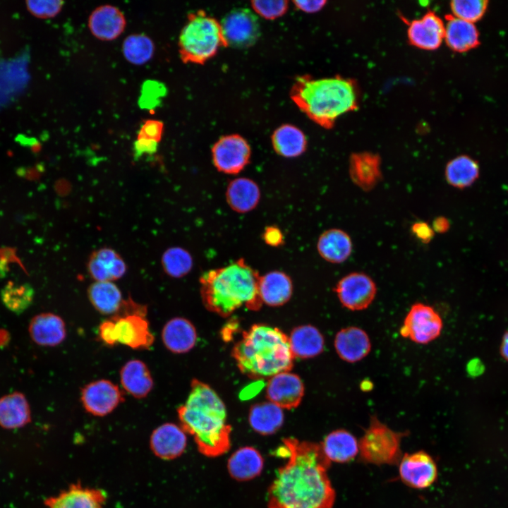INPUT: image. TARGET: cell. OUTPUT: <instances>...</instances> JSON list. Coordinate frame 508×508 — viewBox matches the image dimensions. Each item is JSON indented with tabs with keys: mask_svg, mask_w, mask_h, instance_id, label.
Wrapping results in <instances>:
<instances>
[{
	"mask_svg": "<svg viewBox=\"0 0 508 508\" xmlns=\"http://www.w3.org/2000/svg\"><path fill=\"white\" fill-rule=\"evenodd\" d=\"M288 457L267 490V508H332L335 491L328 476L331 461L320 444L294 437L282 440Z\"/></svg>",
	"mask_w": 508,
	"mask_h": 508,
	"instance_id": "cell-1",
	"label": "cell"
},
{
	"mask_svg": "<svg viewBox=\"0 0 508 508\" xmlns=\"http://www.w3.org/2000/svg\"><path fill=\"white\" fill-rule=\"evenodd\" d=\"M177 413L180 426L193 437L202 454L217 457L229 450L231 426L227 423L226 406L209 385L193 379L188 397Z\"/></svg>",
	"mask_w": 508,
	"mask_h": 508,
	"instance_id": "cell-2",
	"label": "cell"
},
{
	"mask_svg": "<svg viewBox=\"0 0 508 508\" xmlns=\"http://www.w3.org/2000/svg\"><path fill=\"white\" fill-rule=\"evenodd\" d=\"M260 277L243 258L208 270L200 277L203 305L222 317L243 306L258 310L262 305L258 291Z\"/></svg>",
	"mask_w": 508,
	"mask_h": 508,
	"instance_id": "cell-3",
	"label": "cell"
},
{
	"mask_svg": "<svg viewBox=\"0 0 508 508\" xmlns=\"http://www.w3.org/2000/svg\"><path fill=\"white\" fill-rule=\"evenodd\" d=\"M241 372L252 379H270L291 370L294 356L289 337L277 327L253 325L232 349Z\"/></svg>",
	"mask_w": 508,
	"mask_h": 508,
	"instance_id": "cell-4",
	"label": "cell"
},
{
	"mask_svg": "<svg viewBox=\"0 0 508 508\" xmlns=\"http://www.w3.org/2000/svg\"><path fill=\"white\" fill-rule=\"evenodd\" d=\"M291 98L311 120L330 128L341 115L357 109L358 92L355 81L341 76L315 79L299 76Z\"/></svg>",
	"mask_w": 508,
	"mask_h": 508,
	"instance_id": "cell-5",
	"label": "cell"
},
{
	"mask_svg": "<svg viewBox=\"0 0 508 508\" xmlns=\"http://www.w3.org/2000/svg\"><path fill=\"white\" fill-rule=\"evenodd\" d=\"M146 315L147 306L128 297L123 300L117 313L100 324L99 339L109 346L123 344L135 350L148 349L152 346L155 337Z\"/></svg>",
	"mask_w": 508,
	"mask_h": 508,
	"instance_id": "cell-6",
	"label": "cell"
},
{
	"mask_svg": "<svg viewBox=\"0 0 508 508\" xmlns=\"http://www.w3.org/2000/svg\"><path fill=\"white\" fill-rule=\"evenodd\" d=\"M178 44L184 63L202 64L225 46L221 25L204 11L190 13L181 31Z\"/></svg>",
	"mask_w": 508,
	"mask_h": 508,
	"instance_id": "cell-7",
	"label": "cell"
},
{
	"mask_svg": "<svg viewBox=\"0 0 508 508\" xmlns=\"http://www.w3.org/2000/svg\"><path fill=\"white\" fill-rule=\"evenodd\" d=\"M406 435L407 432L394 431L377 416H371L358 442L361 459L376 465L398 464L402 457L401 441Z\"/></svg>",
	"mask_w": 508,
	"mask_h": 508,
	"instance_id": "cell-8",
	"label": "cell"
},
{
	"mask_svg": "<svg viewBox=\"0 0 508 508\" xmlns=\"http://www.w3.org/2000/svg\"><path fill=\"white\" fill-rule=\"evenodd\" d=\"M443 322L431 306L417 302L408 311L400 328V335L418 344H427L441 334Z\"/></svg>",
	"mask_w": 508,
	"mask_h": 508,
	"instance_id": "cell-9",
	"label": "cell"
},
{
	"mask_svg": "<svg viewBox=\"0 0 508 508\" xmlns=\"http://www.w3.org/2000/svg\"><path fill=\"white\" fill-rule=\"evenodd\" d=\"M334 291L344 308L358 311L367 309L373 302L377 294V286L368 274L352 272L337 282Z\"/></svg>",
	"mask_w": 508,
	"mask_h": 508,
	"instance_id": "cell-10",
	"label": "cell"
},
{
	"mask_svg": "<svg viewBox=\"0 0 508 508\" xmlns=\"http://www.w3.org/2000/svg\"><path fill=\"white\" fill-rule=\"evenodd\" d=\"M225 46L245 48L253 45L260 35L257 16L247 8L228 13L220 23Z\"/></svg>",
	"mask_w": 508,
	"mask_h": 508,
	"instance_id": "cell-11",
	"label": "cell"
},
{
	"mask_svg": "<svg viewBox=\"0 0 508 508\" xmlns=\"http://www.w3.org/2000/svg\"><path fill=\"white\" fill-rule=\"evenodd\" d=\"M250 154L248 142L236 134L222 137L212 148L214 166L226 174L240 173L249 163Z\"/></svg>",
	"mask_w": 508,
	"mask_h": 508,
	"instance_id": "cell-12",
	"label": "cell"
},
{
	"mask_svg": "<svg viewBox=\"0 0 508 508\" xmlns=\"http://www.w3.org/2000/svg\"><path fill=\"white\" fill-rule=\"evenodd\" d=\"M80 400L87 412L95 416H104L122 403L124 397L116 385L109 380L101 379L83 387Z\"/></svg>",
	"mask_w": 508,
	"mask_h": 508,
	"instance_id": "cell-13",
	"label": "cell"
},
{
	"mask_svg": "<svg viewBox=\"0 0 508 508\" xmlns=\"http://www.w3.org/2000/svg\"><path fill=\"white\" fill-rule=\"evenodd\" d=\"M399 464L401 480L411 488L424 489L437 479V465L432 456L424 451L405 454Z\"/></svg>",
	"mask_w": 508,
	"mask_h": 508,
	"instance_id": "cell-14",
	"label": "cell"
},
{
	"mask_svg": "<svg viewBox=\"0 0 508 508\" xmlns=\"http://www.w3.org/2000/svg\"><path fill=\"white\" fill-rule=\"evenodd\" d=\"M304 385L301 377L289 371L270 377L266 386V397L282 409H293L301 402Z\"/></svg>",
	"mask_w": 508,
	"mask_h": 508,
	"instance_id": "cell-15",
	"label": "cell"
},
{
	"mask_svg": "<svg viewBox=\"0 0 508 508\" xmlns=\"http://www.w3.org/2000/svg\"><path fill=\"white\" fill-rule=\"evenodd\" d=\"M409 42L420 49L435 50L445 37V24L434 12L428 11L421 18L409 23L407 31Z\"/></svg>",
	"mask_w": 508,
	"mask_h": 508,
	"instance_id": "cell-16",
	"label": "cell"
},
{
	"mask_svg": "<svg viewBox=\"0 0 508 508\" xmlns=\"http://www.w3.org/2000/svg\"><path fill=\"white\" fill-rule=\"evenodd\" d=\"M106 497L100 489L83 487L77 483L56 496L46 499L44 504L47 508H104Z\"/></svg>",
	"mask_w": 508,
	"mask_h": 508,
	"instance_id": "cell-17",
	"label": "cell"
},
{
	"mask_svg": "<svg viewBox=\"0 0 508 508\" xmlns=\"http://www.w3.org/2000/svg\"><path fill=\"white\" fill-rule=\"evenodd\" d=\"M349 174L353 183L361 190L365 192L372 190L382 178L380 156L370 152L351 154Z\"/></svg>",
	"mask_w": 508,
	"mask_h": 508,
	"instance_id": "cell-18",
	"label": "cell"
},
{
	"mask_svg": "<svg viewBox=\"0 0 508 508\" xmlns=\"http://www.w3.org/2000/svg\"><path fill=\"white\" fill-rule=\"evenodd\" d=\"M334 346L342 361L354 363L361 361L370 353L372 344L364 329L356 326H349L337 332Z\"/></svg>",
	"mask_w": 508,
	"mask_h": 508,
	"instance_id": "cell-19",
	"label": "cell"
},
{
	"mask_svg": "<svg viewBox=\"0 0 508 508\" xmlns=\"http://www.w3.org/2000/svg\"><path fill=\"white\" fill-rule=\"evenodd\" d=\"M150 444L157 457L164 460L174 459L180 456L186 448V433L181 426L166 423L153 430Z\"/></svg>",
	"mask_w": 508,
	"mask_h": 508,
	"instance_id": "cell-20",
	"label": "cell"
},
{
	"mask_svg": "<svg viewBox=\"0 0 508 508\" xmlns=\"http://www.w3.org/2000/svg\"><path fill=\"white\" fill-rule=\"evenodd\" d=\"M126 20L123 13L116 6L103 5L96 8L88 18L91 33L102 41H111L124 31Z\"/></svg>",
	"mask_w": 508,
	"mask_h": 508,
	"instance_id": "cell-21",
	"label": "cell"
},
{
	"mask_svg": "<svg viewBox=\"0 0 508 508\" xmlns=\"http://www.w3.org/2000/svg\"><path fill=\"white\" fill-rule=\"evenodd\" d=\"M28 332L31 339L42 346H58L66 337L64 320L52 313H42L35 315L30 321Z\"/></svg>",
	"mask_w": 508,
	"mask_h": 508,
	"instance_id": "cell-22",
	"label": "cell"
},
{
	"mask_svg": "<svg viewBox=\"0 0 508 508\" xmlns=\"http://www.w3.org/2000/svg\"><path fill=\"white\" fill-rule=\"evenodd\" d=\"M161 337L164 346L169 351L174 353H185L195 345L197 332L190 320L176 317L165 323Z\"/></svg>",
	"mask_w": 508,
	"mask_h": 508,
	"instance_id": "cell-23",
	"label": "cell"
},
{
	"mask_svg": "<svg viewBox=\"0 0 508 508\" xmlns=\"http://www.w3.org/2000/svg\"><path fill=\"white\" fill-rule=\"evenodd\" d=\"M317 250L325 261L332 264H341L351 256L353 241L346 231L338 228H331L319 236Z\"/></svg>",
	"mask_w": 508,
	"mask_h": 508,
	"instance_id": "cell-24",
	"label": "cell"
},
{
	"mask_svg": "<svg viewBox=\"0 0 508 508\" xmlns=\"http://www.w3.org/2000/svg\"><path fill=\"white\" fill-rule=\"evenodd\" d=\"M258 291L262 303L273 307L280 306L291 298L293 284L285 272L270 271L260 277Z\"/></svg>",
	"mask_w": 508,
	"mask_h": 508,
	"instance_id": "cell-25",
	"label": "cell"
},
{
	"mask_svg": "<svg viewBox=\"0 0 508 508\" xmlns=\"http://www.w3.org/2000/svg\"><path fill=\"white\" fill-rule=\"evenodd\" d=\"M120 381L123 389L137 399L146 397L154 386L147 365L138 359L130 360L122 366Z\"/></svg>",
	"mask_w": 508,
	"mask_h": 508,
	"instance_id": "cell-26",
	"label": "cell"
},
{
	"mask_svg": "<svg viewBox=\"0 0 508 508\" xmlns=\"http://www.w3.org/2000/svg\"><path fill=\"white\" fill-rule=\"evenodd\" d=\"M225 194L227 204L238 213H247L254 210L260 199L259 186L246 177H238L231 181Z\"/></svg>",
	"mask_w": 508,
	"mask_h": 508,
	"instance_id": "cell-27",
	"label": "cell"
},
{
	"mask_svg": "<svg viewBox=\"0 0 508 508\" xmlns=\"http://www.w3.org/2000/svg\"><path fill=\"white\" fill-rule=\"evenodd\" d=\"M264 459L258 449L246 446L235 451L227 461L231 477L238 481L253 479L263 468Z\"/></svg>",
	"mask_w": 508,
	"mask_h": 508,
	"instance_id": "cell-28",
	"label": "cell"
},
{
	"mask_svg": "<svg viewBox=\"0 0 508 508\" xmlns=\"http://www.w3.org/2000/svg\"><path fill=\"white\" fill-rule=\"evenodd\" d=\"M446 20L444 40L452 50L464 52L479 44L478 32L474 23L452 15L447 16Z\"/></svg>",
	"mask_w": 508,
	"mask_h": 508,
	"instance_id": "cell-29",
	"label": "cell"
},
{
	"mask_svg": "<svg viewBox=\"0 0 508 508\" xmlns=\"http://www.w3.org/2000/svg\"><path fill=\"white\" fill-rule=\"evenodd\" d=\"M31 421V412L25 396L14 392L0 398V426L5 429L20 428Z\"/></svg>",
	"mask_w": 508,
	"mask_h": 508,
	"instance_id": "cell-30",
	"label": "cell"
},
{
	"mask_svg": "<svg viewBox=\"0 0 508 508\" xmlns=\"http://www.w3.org/2000/svg\"><path fill=\"white\" fill-rule=\"evenodd\" d=\"M320 445L326 457L336 463L349 462L359 452L358 441L344 429L329 433Z\"/></svg>",
	"mask_w": 508,
	"mask_h": 508,
	"instance_id": "cell-31",
	"label": "cell"
},
{
	"mask_svg": "<svg viewBox=\"0 0 508 508\" xmlns=\"http://www.w3.org/2000/svg\"><path fill=\"white\" fill-rule=\"evenodd\" d=\"M289 339L294 357L310 358L320 355L324 350L323 335L317 327L310 325L294 328Z\"/></svg>",
	"mask_w": 508,
	"mask_h": 508,
	"instance_id": "cell-32",
	"label": "cell"
},
{
	"mask_svg": "<svg viewBox=\"0 0 508 508\" xmlns=\"http://www.w3.org/2000/svg\"><path fill=\"white\" fill-rule=\"evenodd\" d=\"M282 409L270 401L253 405L248 414V422L251 428L262 435H273L277 432L284 423Z\"/></svg>",
	"mask_w": 508,
	"mask_h": 508,
	"instance_id": "cell-33",
	"label": "cell"
},
{
	"mask_svg": "<svg viewBox=\"0 0 508 508\" xmlns=\"http://www.w3.org/2000/svg\"><path fill=\"white\" fill-rule=\"evenodd\" d=\"M88 299L96 310L103 315L117 313L123 302L119 287L112 282H95L87 289Z\"/></svg>",
	"mask_w": 508,
	"mask_h": 508,
	"instance_id": "cell-34",
	"label": "cell"
},
{
	"mask_svg": "<svg viewBox=\"0 0 508 508\" xmlns=\"http://www.w3.org/2000/svg\"><path fill=\"white\" fill-rule=\"evenodd\" d=\"M272 143L275 152L287 158L296 157L303 154L307 145L304 133L298 128L286 124L278 128L272 134Z\"/></svg>",
	"mask_w": 508,
	"mask_h": 508,
	"instance_id": "cell-35",
	"label": "cell"
},
{
	"mask_svg": "<svg viewBox=\"0 0 508 508\" xmlns=\"http://www.w3.org/2000/svg\"><path fill=\"white\" fill-rule=\"evenodd\" d=\"M478 175V163L466 155H460L451 159L445 169L446 181L457 188H464L471 186L477 179Z\"/></svg>",
	"mask_w": 508,
	"mask_h": 508,
	"instance_id": "cell-36",
	"label": "cell"
},
{
	"mask_svg": "<svg viewBox=\"0 0 508 508\" xmlns=\"http://www.w3.org/2000/svg\"><path fill=\"white\" fill-rule=\"evenodd\" d=\"M35 291L28 283L18 284L9 281L1 291V298L7 309L21 314L32 303Z\"/></svg>",
	"mask_w": 508,
	"mask_h": 508,
	"instance_id": "cell-37",
	"label": "cell"
},
{
	"mask_svg": "<svg viewBox=\"0 0 508 508\" xmlns=\"http://www.w3.org/2000/svg\"><path fill=\"white\" fill-rule=\"evenodd\" d=\"M122 51L126 59L134 65L149 61L155 52L152 40L144 34H133L123 41Z\"/></svg>",
	"mask_w": 508,
	"mask_h": 508,
	"instance_id": "cell-38",
	"label": "cell"
},
{
	"mask_svg": "<svg viewBox=\"0 0 508 508\" xmlns=\"http://www.w3.org/2000/svg\"><path fill=\"white\" fill-rule=\"evenodd\" d=\"M162 265L167 274L171 277L180 278L190 272L193 260L190 253L186 249L173 247L163 253Z\"/></svg>",
	"mask_w": 508,
	"mask_h": 508,
	"instance_id": "cell-39",
	"label": "cell"
},
{
	"mask_svg": "<svg viewBox=\"0 0 508 508\" xmlns=\"http://www.w3.org/2000/svg\"><path fill=\"white\" fill-rule=\"evenodd\" d=\"M488 3L485 0H455L451 1L450 7L452 16L473 23L483 17Z\"/></svg>",
	"mask_w": 508,
	"mask_h": 508,
	"instance_id": "cell-40",
	"label": "cell"
},
{
	"mask_svg": "<svg viewBox=\"0 0 508 508\" xmlns=\"http://www.w3.org/2000/svg\"><path fill=\"white\" fill-rule=\"evenodd\" d=\"M27 7L35 16L40 18H49L56 16L61 10L64 2L61 1H28Z\"/></svg>",
	"mask_w": 508,
	"mask_h": 508,
	"instance_id": "cell-41",
	"label": "cell"
},
{
	"mask_svg": "<svg viewBox=\"0 0 508 508\" xmlns=\"http://www.w3.org/2000/svg\"><path fill=\"white\" fill-rule=\"evenodd\" d=\"M251 4L255 12L267 19L282 16L288 8L286 1H254Z\"/></svg>",
	"mask_w": 508,
	"mask_h": 508,
	"instance_id": "cell-42",
	"label": "cell"
},
{
	"mask_svg": "<svg viewBox=\"0 0 508 508\" xmlns=\"http://www.w3.org/2000/svg\"><path fill=\"white\" fill-rule=\"evenodd\" d=\"M164 131V123L157 120H147L140 128L137 138H145L159 143Z\"/></svg>",
	"mask_w": 508,
	"mask_h": 508,
	"instance_id": "cell-43",
	"label": "cell"
},
{
	"mask_svg": "<svg viewBox=\"0 0 508 508\" xmlns=\"http://www.w3.org/2000/svg\"><path fill=\"white\" fill-rule=\"evenodd\" d=\"M87 270L95 282H111L108 268L102 262L91 254L87 262Z\"/></svg>",
	"mask_w": 508,
	"mask_h": 508,
	"instance_id": "cell-44",
	"label": "cell"
},
{
	"mask_svg": "<svg viewBox=\"0 0 508 508\" xmlns=\"http://www.w3.org/2000/svg\"><path fill=\"white\" fill-rule=\"evenodd\" d=\"M411 231L423 243H429L435 234L431 225L421 220L416 221L411 224Z\"/></svg>",
	"mask_w": 508,
	"mask_h": 508,
	"instance_id": "cell-45",
	"label": "cell"
},
{
	"mask_svg": "<svg viewBox=\"0 0 508 508\" xmlns=\"http://www.w3.org/2000/svg\"><path fill=\"white\" fill-rule=\"evenodd\" d=\"M159 143L145 138H136L133 145L134 157L139 158L145 155H152L158 148Z\"/></svg>",
	"mask_w": 508,
	"mask_h": 508,
	"instance_id": "cell-46",
	"label": "cell"
},
{
	"mask_svg": "<svg viewBox=\"0 0 508 508\" xmlns=\"http://www.w3.org/2000/svg\"><path fill=\"white\" fill-rule=\"evenodd\" d=\"M262 238L264 242L272 247H278L284 243V234L276 226L265 227Z\"/></svg>",
	"mask_w": 508,
	"mask_h": 508,
	"instance_id": "cell-47",
	"label": "cell"
},
{
	"mask_svg": "<svg viewBox=\"0 0 508 508\" xmlns=\"http://www.w3.org/2000/svg\"><path fill=\"white\" fill-rule=\"evenodd\" d=\"M294 4L300 10L311 13L320 10L326 1H296Z\"/></svg>",
	"mask_w": 508,
	"mask_h": 508,
	"instance_id": "cell-48",
	"label": "cell"
},
{
	"mask_svg": "<svg viewBox=\"0 0 508 508\" xmlns=\"http://www.w3.org/2000/svg\"><path fill=\"white\" fill-rule=\"evenodd\" d=\"M431 226L435 233L444 234L449 230L450 223L445 217L438 216L433 219Z\"/></svg>",
	"mask_w": 508,
	"mask_h": 508,
	"instance_id": "cell-49",
	"label": "cell"
},
{
	"mask_svg": "<svg viewBox=\"0 0 508 508\" xmlns=\"http://www.w3.org/2000/svg\"><path fill=\"white\" fill-rule=\"evenodd\" d=\"M484 368L481 362L478 360H474L469 363L468 365V370L473 375H478L480 374Z\"/></svg>",
	"mask_w": 508,
	"mask_h": 508,
	"instance_id": "cell-50",
	"label": "cell"
},
{
	"mask_svg": "<svg viewBox=\"0 0 508 508\" xmlns=\"http://www.w3.org/2000/svg\"><path fill=\"white\" fill-rule=\"evenodd\" d=\"M500 352L502 357L508 361V332L503 336L500 346Z\"/></svg>",
	"mask_w": 508,
	"mask_h": 508,
	"instance_id": "cell-51",
	"label": "cell"
},
{
	"mask_svg": "<svg viewBox=\"0 0 508 508\" xmlns=\"http://www.w3.org/2000/svg\"><path fill=\"white\" fill-rule=\"evenodd\" d=\"M11 336L5 329H0V348H4L10 341Z\"/></svg>",
	"mask_w": 508,
	"mask_h": 508,
	"instance_id": "cell-52",
	"label": "cell"
}]
</instances>
